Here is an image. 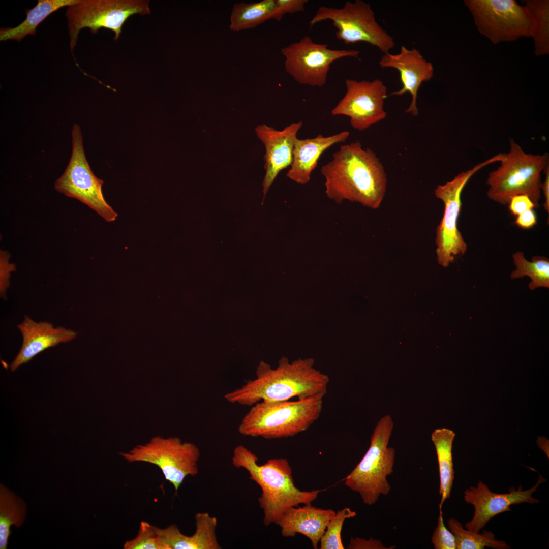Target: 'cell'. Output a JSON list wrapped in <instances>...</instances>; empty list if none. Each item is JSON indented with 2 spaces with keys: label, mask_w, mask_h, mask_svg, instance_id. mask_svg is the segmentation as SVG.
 <instances>
[{
  "label": "cell",
  "mask_w": 549,
  "mask_h": 549,
  "mask_svg": "<svg viewBox=\"0 0 549 549\" xmlns=\"http://www.w3.org/2000/svg\"><path fill=\"white\" fill-rule=\"evenodd\" d=\"M327 197L339 204L356 202L376 209L385 195L387 179L384 166L371 148L357 140L343 145L322 166Z\"/></svg>",
  "instance_id": "cell-1"
},
{
  "label": "cell",
  "mask_w": 549,
  "mask_h": 549,
  "mask_svg": "<svg viewBox=\"0 0 549 549\" xmlns=\"http://www.w3.org/2000/svg\"><path fill=\"white\" fill-rule=\"evenodd\" d=\"M313 358H299L289 362L282 357L276 369L261 361L256 378L224 395L231 404L252 406L260 401H283L323 398L327 393L329 377L314 367Z\"/></svg>",
  "instance_id": "cell-2"
},
{
  "label": "cell",
  "mask_w": 549,
  "mask_h": 549,
  "mask_svg": "<svg viewBox=\"0 0 549 549\" xmlns=\"http://www.w3.org/2000/svg\"><path fill=\"white\" fill-rule=\"evenodd\" d=\"M258 461L257 456L242 445L234 449L233 465L245 469L250 479L261 489L258 502L263 512V524L266 526L277 524L292 507L311 504L322 491H301L296 487L292 468L285 458L271 459L263 465H259Z\"/></svg>",
  "instance_id": "cell-3"
},
{
  "label": "cell",
  "mask_w": 549,
  "mask_h": 549,
  "mask_svg": "<svg viewBox=\"0 0 549 549\" xmlns=\"http://www.w3.org/2000/svg\"><path fill=\"white\" fill-rule=\"evenodd\" d=\"M322 408L323 398H319L260 401L244 416L238 432L269 439L292 437L308 429L319 418Z\"/></svg>",
  "instance_id": "cell-4"
},
{
  "label": "cell",
  "mask_w": 549,
  "mask_h": 549,
  "mask_svg": "<svg viewBox=\"0 0 549 549\" xmlns=\"http://www.w3.org/2000/svg\"><path fill=\"white\" fill-rule=\"evenodd\" d=\"M510 149L504 153L500 166L491 172L487 178V195L502 205L508 204L511 198L528 196L539 207L541 198V173L549 165L548 154L526 153L514 140L510 139Z\"/></svg>",
  "instance_id": "cell-5"
},
{
  "label": "cell",
  "mask_w": 549,
  "mask_h": 549,
  "mask_svg": "<svg viewBox=\"0 0 549 549\" xmlns=\"http://www.w3.org/2000/svg\"><path fill=\"white\" fill-rule=\"evenodd\" d=\"M393 422L389 415L377 423L365 454L345 478V485L358 493L366 505L374 504L381 495H387L391 486L387 477L393 472L395 457L393 448L388 447Z\"/></svg>",
  "instance_id": "cell-6"
},
{
  "label": "cell",
  "mask_w": 549,
  "mask_h": 549,
  "mask_svg": "<svg viewBox=\"0 0 549 549\" xmlns=\"http://www.w3.org/2000/svg\"><path fill=\"white\" fill-rule=\"evenodd\" d=\"M503 153H499L485 161L475 165L472 168L463 171L453 179L435 190V196L444 205L442 218L436 228V253L438 263L447 267L455 257L465 254L467 244L458 229V219L462 207V192L469 179L479 170L491 164L501 161Z\"/></svg>",
  "instance_id": "cell-7"
},
{
  "label": "cell",
  "mask_w": 549,
  "mask_h": 549,
  "mask_svg": "<svg viewBox=\"0 0 549 549\" xmlns=\"http://www.w3.org/2000/svg\"><path fill=\"white\" fill-rule=\"evenodd\" d=\"M329 20L337 38L345 44L365 42L384 54L395 46L393 38L377 22L371 5L362 0L347 1L341 8L320 7L310 21V27Z\"/></svg>",
  "instance_id": "cell-8"
},
{
  "label": "cell",
  "mask_w": 549,
  "mask_h": 549,
  "mask_svg": "<svg viewBox=\"0 0 549 549\" xmlns=\"http://www.w3.org/2000/svg\"><path fill=\"white\" fill-rule=\"evenodd\" d=\"M120 454L129 463L146 462L158 467L176 492L187 476H195L199 472L198 447L176 437L156 436L148 443Z\"/></svg>",
  "instance_id": "cell-9"
},
{
  "label": "cell",
  "mask_w": 549,
  "mask_h": 549,
  "mask_svg": "<svg viewBox=\"0 0 549 549\" xmlns=\"http://www.w3.org/2000/svg\"><path fill=\"white\" fill-rule=\"evenodd\" d=\"M149 4V1L142 0H79L68 7L66 16L71 51L83 28H89L94 34L102 28L110 29L114 33V39L117 40L130 16L150 13Z\"/></svg>",
  "instance_id": "cell-10"
},
{
  "label": "cell",
  "mask_w": 549,
  "mask_h": 549,
  "mask_svg": "<svg viewBox=\"0 0 549 549\" xmlns=\"http://www.w3.org/2000/svg\"><path fill=\"white\" fill-rule=\"evenodd\" d=\"M479 33L497 44L531 37V13L515 0H465Z\"/></svg>",
  "instance_id": "cell-11"
},
{
  "label": "cell",
  "mask_w": 549,
  "mask_h": 549,
  "mask_svg": "<svg viewBox=\"0 0 549 549\" xmlns=\"http://www.w3.org/2000/svg\"><path fill=\"white\" fill-rule=\"evenodd\" d=\"M71 136V156L64 172L56 180L54 188L66 196L85 204L105 221L113 222L117 214L106 201L102 191L103 181L94 175L86 159L78 124L73 125Z\"/></svg>",
  "instance_id": "cell-12"
},
{
  "label": "cell",
  "mask_w": 549,
  "mask_h": 549,
  "mask_svg": "<svg viewBox=\"0 0 549 549\" xmlns=\"http://www.w3.org/2000/svg\"><path fill=\"white\" fill-rule=\"evenodd\" d=\"M286 72L300 84L323 87L326 83L331 64L343 57L358 58L356 50H333L326 44L313 41L306 36L299 41L282 48Z\"/></svg>",
  "instance_id": "cell-13"
},
{
  "label": "cell",
  "mask_w": 549,
  "mask_h": 549,
  "mask_svg": "<svg viewBox=\"0 0 549 549\" xmlns=\"http://www.w3.org/2000/svg\"><path fill=\"white\" fill-rule=\"evenodd\" d=\"M345 84L346 93L332 109V115L349 117L352 128L360 131L386 117L384 106L387 92L382 80L347 79Z\"/></svg>",
  "instance_id": "cell-14"
},
{
  "label": "cell",
  "mask_w": 549,
  "mask_h": 549,
  "mask_svg": "<svg viewBox=\"0 0 549 549\" xmlns=\"http://www.w3.org/2000/svg\"><path fill=\"white\" fill-rule=\"evenodd\" d=\"M546 480L539 474L536 484L531 488L523 490L520 485L517 490L514 487L510 488L508 493H493L481 481L476 486H471L466 489L464 492V500L467 503L473 505L474 513L472 520L465 524V528L479 533L493 517L501 513L511 511L510 506L512 505L523 503H539V500L534 498L532 495L539 485Z\"/></svg>",
  "instance_id": "cell-15"
},
{
  "label": "cell",
  "mask_w": 549,
  "mask_h": 549,
  "mask_svg": "<svg viewBox=\"0 0 549 549\" xmlns=\"http://www.w3.org/2000/svg\"><path fill=\"white\" fill-rule=\"evenodd\" d=\"M302 125L301 121L293 123L281 131L266 124L256 127V134L265 149L263 201L279 173L291 165L294 143Z\"/></svg>",
  "instance_id": "cell-16"
},
{
  "label": "cell",
  "mask_w": 549,
  "mask_h": 549,
  "mask_svg": "<svg viewBox=\"0 0 549 549\" xmlns=\"http://www.w3.org/2000/svg\"><path fill=\"white\" fill-rule=\"evenodd\" d=\"M382 68H392L398 71L402 88L393 92L390 96H402L409 92L411 101L405 112L414 116L418 115L417 106L418 91L423 82L429 81L434 74L432 64L428 62L420 52L416 49H407L402 46L400 52L396 54L389 52L384 54L379 62Z\"/></svg>",
  "instance_id": "cell-17"
},
{
  "label": "cell",
  "mask_w": 549,
  "mask_h": 549,
  "mask_svg": "<svg viewBox=\"0 0 549 549\" xmlns=\"http://www.w3.org/2000/svg\"><path fill=\"white\" fill-rule=\"evenodd\" d=\"M17 327L22 336V344L10 366L12 371L45 350L71 341L77 335L73 330L62 326L55 328L52 323L46 321L37 322L27 316H25Z\"/></svg>",
  "instance_id": "cell-18"
},
{
  "label": "cell",
  "mask_w": 549,
  "mask_h": 549,
  "mask_svg": "<svg viewBox=\"0 0 549 549\" xmlns=\"http://www.w3.org/2000/svg\"><path fill=\"white\" fill-rule=\"evenodd\" d=\"M349 135V132L344 131L329 136L320 134L312 138H297L294 143L292 162L287 172V177L298 184L308 183L321 155L332 145L344 143Z\"/></svg>",
  "instance_id": "cell-19"
},
{
  "label": "cell",
  "mask_w": 549,
  "mask_h": 549,
  "mask_svg": "<svg viewBox=\"0 0 549 549\" xmlns=\"http://www.w3.org/2000/svg\"><path fill=\"white\" fill-rule=\"evenodd\" d=\"M336 513L332 509L317 508L311 504L298 506L288 510L277 525L283 536L294 537L301 534L309 538L312 547L317 549L328 522Z\"/></svg>",
  "instance_id": "cell-20"
},
{
  "label": "cell",
  "mask_w": 549,
  "mask_h": 549,
  "mask_svg": "<svg viewBox=\"0 0 549 549\" xmlns=\"http://www.w3.org/2000/svg\"><path fill=\"white\" fill-rule=\"evenodd\" d=\"M196 530L191 536L182 534L172 524L165 528L155 526V530L169 549H220L216 536L217 519L207 512L195 516Z\"/></svg>",
  "instance_id": "cell-21"
},
{
  "label": "cell",
  "mask_w": 549,
  "mask_h": 549,
  "mask_svg": "<svg viewBox=\"0 0 549 549\" xmlns=\"http://www.w3.org/2000/svg\"><path fill=\"white\" fill-rule=\"evenodd\" d=\"M276 0L235 3L230 17L229 28L233 32L254 28L270 19L280 20Z\"/></svg>",
  "instance_id": "cell-22"
},
{
  "label": "cell",
  "mask_w": 549,
  "mask_h": 549,
  "mask_svg": "<svg viewBox=\"0 0 549 549\" xmlns=\"http://www.w3.org/2000/svg\"><path fill=\"white\" fill-rule=\"evenodd\" d=\"M455 433L447 428L435 429L432 433L431 440L435 446L437 456L440 477L439 494L441 501L439 508L450 497L454 478L452 449Z\"/></svg>",
  "instance_id": "cell-23"
},
{
  "label": "cell",
  "mask_w": 549,
  "mask_h": 549,
  "mask_svg": "<svg viewBox=\"0 0 549 549\" xmlns=\"http://www.w3.org/2000/svg\"><path fill=\"white\" fill-rule=\"evenodd\" d=\"M79 0H38L32 9L26 10V17L14 27H3L0 30V40H16L20 42L27 35H35L37 27L52 13L64 7L74 5Z\"/></svg>",
  "instance_id": "cell-24"
},
{
  "label": "cell",
  "mask_w": 549,
  "mask_h": 549,
  "mask_svg": "<svg viewBox=\"0 0 549 549\" xmlns=\"http://www.w3.org/2000/svg\"><path fill=\"white\" fill-rule=\"evenodd\" d=\"M26 517V505L3 484L0 485V548L7 549L12 525L21 527Z\"/></svg>",
  "instance_id": "cell-25"
},
{
  "label": "cell",
  "mask_w": 549,
  "mask_h": 549,
  "mask_svg": "<svg viewBox=\"0 0 549 549\" xmlns=\"http://www.w3.org/2000/svg\"><path fill=\"white\" fill-rule=\"evenodd\" d=\"M512 258L516 269L510 275L511 279L528 277L530 279L528 286L531 290L549 288V259L547 257L534 256L530 261L522 252L517 251L513 254Z\"/></svg>",
  "instance_id": "cell-26"
},
{
  "label": "cell",
  "mask_w": 549,
  "mask_h": 549,
  "mask_svg": "<svg viewBox=\"0 0 549 549\" xmlns=\"http://www.w3.org/2000/svg\"><path fill=\"white\" fill-rule=\"evenodd\" d=\"M524 5L532 14L533 24L531 37L536 56L549 54V1L526 0Z\"/></svg>",
  "instance_id": "cell-27"
},
{
  "label": "cell",
  "mask_w": 549,
  "mask_h": 549,
  "mask_svg": "<svg viewBox=\"0 0 549 549\" xmlns=\"http://www.w3.org/2000/svg\"><path fill=\"white\" fill-rule=\"evenodd\" d=\"M448 526L454 536L456 549H483L485 547L494 549L511 548L506 542L497 540L492 532L483 530L482 533L479 534L465 529L462 524L454 518L448 520Z\"/></svg>",
  "instance_id": "cell-28"
},
{
  "label": "cell",
  "mask_w": 549,
  "mask_h": 549,
  "mask_svg": "<svg viewBox=\"0 0 549 549\" xmlns=\"http://www.w3.org/2000/svg\"><path fill=\"white\" fill-rule=\"evenodd\" d=\"M356 513L349 508L338 511L328 522L320 542L321 549H344L341 532L345 521L355 517Z\"/></svg>",
  "instance_id": "cell-29"
},
{
  "label": "cell",
  "mask_w": 549,
  "mask_h": 549,
  "mask_svg": "<svg viewBox=\"0 0 549 549\" xmlns=\"http://www.w3.org/2000/svg\"><path fill=\"white\" fill-rule=\"evenodd\" d=\"M123 547L124 549H169L155 526L145 521L140 522L137 536L126 541Z\"/></svg>",
  "instance_id": "cell-30"
},
{
  "label": "cell",
  "mask_w": 549,
  "mask_h": 549,
  "mask_svg": "<svg viewBox=\"0 0 549 549\" xmlns=\"http://www.w3.org/2000/svg\"><path fill=\"white\" fill-rule=\"evenodd\" d=\"M431 541L435 549H456L454 536L444 524L441 508H440L437 525L432 536Z\"/></svg>",
  "instance_id": "cell-31"
},
{
  "label": "cell",
  "mask_w": 549,
  "mask_h": 549,
  "mask_svg": "<svg viewBox=\"0 0 549 549\" xmlns=\"http://www.w3.org/2000/svg\"><path fill=\"white\" fill-rule=\"evenodd\" d=\"M10 255L7 251L1 250L0 253V294L3 299L6 298V292L10 286L11 272L15 271V265L10 263Z\"/></svg>",
  "instance_id": "cell-32"
},
{
  "label": "cell",
  "mask_w": 549,
  "mask_h": 549,
  "mask_svg": "<svg viewBox=\"0 0 549 549\" xmlns=\"http://www.w3.org/2000/svg\"><path fill=\"white\" fill-rule=\"evenodd\" d=\"M508 205L511 213L516 216L524 211L535 208L533 201L525 195H518L512 197Z\"/></svg>",
  "instance_id": "cell-33"
},
{
  "label": "cell",
  "mask_w": 549,
  "mask_h": 549,
  "mask_svg": "<svg viewBox=\"0 0 549 549\" xmlns=\"http://www.w3.org/2000/svg\"><path fill=\"white\" fill-rule=\"evenodd\" d=\"M280 15L282 17L287 13L292 14L304 10L307 0H276Z\"/></svg>",
  "instance_id": "cell-34"
},
{
  "label": "cell",
  "mask_w": 549,
  "mask_h": 549,
  "mask_svg": "<svg viewBox=\"0 0 549 549\" xmlns=\"http://www.w3.org/2000/svg\"><path fill=\"white\" fill-rule=\"evenodd\" d=\"M386 547L378 539L370 538L368 540L359 538H352L350 540V542L347 546L349 549H388L393 547Z\"/></svg>",
  "instance_id": "cell-35"
},
{
  "label": "cell",
  "mask_w": 549,
  "mask_h": 549,
  "mask_svg": "<svg viewBox=\"0 0 549 549\" xmlns=\"http://www.w3.org/2000/svg\"><path fill=\"white\" fill-rule=\"evenodd\" d=\"M536 222V214L533 209H530L517 216L514 224L520 228L528 229L533 227Z\"/></svg>",
  "instance_id": "cell-36"
},
{
  "label": "cell",
  "mask_w": 549,
  "mask_h": 549,
  "mask_svg": "<svg viewBox=\"0 0 549 549\" xmlns=\"http://www.w3.org/2000/svg\"><path fill=\"white\" fill-rule=\"evenodd\" d=\"M543 172L545 173V180L543 183L541 182L540 190L542 191L544 198L545 201L543 204V207L544 209L547 213L549 212V165H548L543 170Z\"/></svg>",
  "instance_id": "cell-37"
}]
</instances>
